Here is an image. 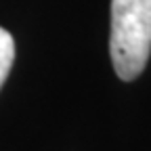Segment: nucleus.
<instances>
[{"mask_svg": "<svg viewBox=\"0 0 151 151\" xmlns=\"http://www.w3.org/2000/svg\"><path fill=\"white\" fill-rule=\"evenodd\" d=\"M109 52L120 80L143 73L151 52V0H111Z\"/></svg>", "mask_w": 151, "mask_h": 151, "instance_id": "f257e3e1", "label": "nucleus"}, {"mask_svg": "<svg viewBox=\"0 0 151 151\" xmlns=\"http://www.w3.org/2000/svg\"><path fill=\"white\" fill-rule=\"evenodd\" d=\"M13 61H15V42H13V36L0 27V86L4 84L6 76L13 67Z\"/></svg>", "mask_w": 151, "mask_h": 151, "instance_id": "f03ea898", "label": "nucleus"}]
</instances>
